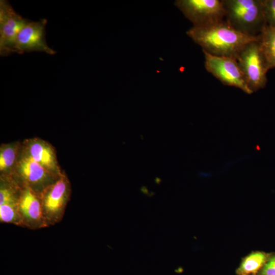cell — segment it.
<instances>
[{
  "mask_svg": "<svg viewBox=\"0 0 275 275\" xmlns=\"http://www.w3.org/2000/svg\"><path fill=\"white\" fill-rule=\"evenodd\" d=\"M186 34L203 51L235 60L246 45L258 38V36H251L237 31L225 19L207 26H193Z\"/></svg>",
  "mask_w": 275,
  "mask_h": 275,
  "instance_id": "6da1fadb",
  "label": "cell"
},
{
  "mask_svg": "<svg viewBox=\"0 0 275 275\" xmlns=\"http://www.w3.org/2000/svg\"><path fill=\"white\" fill-rule=\"evenodd\" d=\"M225 20L237 31L257 37L267 25L263 0H222Z\"/></svg>",
  "mask_w": 275,
  "mask_h": 275,
  "instance_id": "7a4b0ae2",
  "label": "cell"
},
{
  "mask_svg": "<svg viewBox=\"0 0 275 275\" xmlns=\"http://www.w3.org/2000/svg\"><path fill=\"white\" fill-rule=\"evenodd\" d=\"M236 61L252 93L265 88L269 69L258 38L244 47Z\"/></svg>",
  "mask_w": 275,
  "mask_h": 275,
  "instance_id": "3957f363",
  "label": "cell"
},
{
  "mask_svg": "<svg viewBox=\"0 0 275 275\" xmlns=\"http://www.w3.org/2000/svg\"><path fill=\"white\" fill-rule=\"evenodd\" d=\"M71 193V184L65 172L41 193L42 211L47 227L62 219Z\"/></svg>",
  "mask_w": 275,
  "mask_h": 275,
  "instance_id": "277c9868",
  "label": "cell"
},
{
  "mask_svg": "<svg viewBox=\"0 0 275 275\" xmlns=\"http://www.w3.org/2000/svg\"><path fill=\"white\" fill-rule=\"evenodd\" d=\"M174 4L194 27L209 25L225 19L222 0H177Z\"/></svg>",
  "mask_w": 275,
  "mask_h": 275,
  "instance_id": "5b68a950",
  "label": "cell"
},
{
  "mask_svg": "<svg viewBox=\"0 0 275 275\" xmlns=\"http://www.w3.org/2000/svg\"><path fill=\"white\" fill-rule=\"evenodd\" d=\"M12 177L20 186H26L40 195L60 176L51 173L21 151Z\"/></svg>",
  "mask_w": 275,
  "mask_h": 275,
  "instance_id": "8992f818",
  "label": "cell"
},
{
  "mask_svg": "<svg viewBox=\"0 0 275 275\" xmlns=\"http://www.w3.org/2000/svg\"><path fill=\"white\" fill-rule=\"evenodd\" d=\"M17 13L9 2L0 1V54L17 53L16 41L22 29L30 21Z\"/></svg>",
  "mask_w": 275,
  "mask_h": 275,
  "instance_id": "52a82bcc",
  "label": "cell"
},
{
  "mask_svg": "<svg viewBox=\"0 0 275 275\" xmlns=\"http://www.w3.org/2000/svg\"><path fill=\"white\" fill-rule=\"evenodd\" d=\"M206 70L223 84L234 87L250 94L244 77L236 60L225 57H218L203 51Z\"/></svg>",
  "mask_w": 275,
  "mask_h": 275,
  "instance_id": "ba28073f",
  "label": "cell"
},
{
  "mask_svg": "<svg viewBox=\"0 0 275 275\" xmlns=\"http://www.w3.org/2000/svg\"><path fill=\"white\" fill-rule=\"evenodd\" d=\"M47 20L41 19L38 21H30L19 32L16 41L17 53L40 51L50 55L56 50L47 45L45 39V26Z\"/></svg>",
  "mask_w": 275,
  "mask_h": 275,
  "instance_id": "9c48e42d",
  "label": "cell"
},
{
  "mask_svg": "<svg viewBox=\"0 0 275 275\" xmlns=\"http://www.w3.org/2000/svg\"><path fill=\"white\" fill-rule=\"evenodd\" d=\"M18 211L21 227L38 229L47 227L42 211L40 195L26 186H21Z\"/></svg>",
  "mask_w": 275,
  "mask_h": 275,
  "instance_id": "30bf717a",
  "label": "cell"
},
{
  "mask_svg": "<svg viewBox=\"0 0 275 275\" xmlns=\"http://www.w3.org/2000/svg\"><path fill=\"white\" fill-rule=\"evenodd\" d=\"M21 151L54 175L60 176L63 171L58 163L55 148L48 142L39 138L24 140Z\"/></svg>",
  "mask_w": 275,
  "mask_h": 275,
  "instance_id": "8fae6325",
  "label": "cell"
},
{
  "mask_svg": "<svg viewBox=\"0 0 275 275\" xmlns=\"http://www.w3.org/2000/svg\"><path fill=\"white\" fill-rule=\"evenodd\" d=\"M19 142L3 143L0 146V176L12 177L21 151Z\"/></svg>",
  "mask_w": 275,
  "mask_h": 275,
  "instance_id": "7c38bea8",
  "label": "cell"
},
{
  "mask_svg": "<svg viewBox=\"0 0 275 275\" xmlns=\"http://www.w3.org/2000/svg\"><path fill=\"white\" fill-rule=\"evenodd\" d=\"M258 39L269 70L275 68V28L266 25Z\"/></svg>",
  "mask_w": 275,
  "mask_h": 275,
  "instance_id": "4fadbf2b",
  "label": "cell"
},
{
  "mask_svg": "<svg viewBox=\"0 0 275 275\" xmlns=\"http://www.w3.org/2000/svg\"><path fill=\"white\" fill-rule=\"evenodd\" d=\"M21 188L13 177L0 176V205L18 202Z\"/></svg>",
  "mask_w": 275,
  "mask_h": 275,
  "instance_id": "5bb4252c",
  "label": "cell"
},
{
  "mask_svg": "<svg viewBox=\"0 0 275 275\" xmlns=\"http://www.w3.org/2000/svg\"><path fill=\"white\" fill-rule=\"evenodd\" d=\"M266 260L265 253L261 252L252 253L244 258L238 272L242 275L256 273L264 265Z\"/></svg>",
  "mask_w": 275,
  "mask_h": 275,
  "instance_id": "9a60e30c",
  "label": "cell"
},
{
  "mask_svg": "<svg viewBox=\"0 0 275 275\" xmlns=\"http://www.w3.org/2000/svg\"><path fill=\"white\" fill-rule=\"evenodd\" d=\"M18 202L7 203L0 205V221L21 226V221L18 211Z\"/></svg>",
  "mask_w": 275,
  "mask_h": 275,
  "instance_id": "2e32d148",
  "label": "cell"
},
{
  "mask_svg": "<svg viewBox=\"0 0 275 275\" xmlns=\"http://www.w3.org/2000/svg\"><path fill=\"white\" fill-rule=\"evenodd\" d=\"M267 25L275 28V0H263Z\"/></svg>",
  "mask_w": 275,
  "mask_h": 275,
  "instance_id": "e0dca14e",
  "label": "cell"
},
{
  "mask_svg": "<svg viewBox=\"0 0 275 275\" xmlns=\"http://www.w3.org/2000/svg\"><path fill=\"white\" fill-rule=\"evenodd\" d=\"M261 273L262 275H275V256L271 257L265 263Z\"/></svg>",
  "mask_w": 275,
  "mask_h": 275,
  "instance_id": "ac0fdd59",
  "label": "cell"
}]
</instances>
